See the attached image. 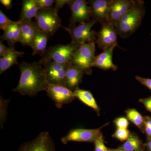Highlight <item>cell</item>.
I'll return each instance as SVG.
<instances>
[{
  "mask_svg": "<svg viewBox=\"0 0 151 151\" xmlns=\"http://www.w3.org/2000/svg\"><path fill=\"white\" fill-rule=\"evenodd\" d=\"M39 11L36 0L23 1L19 20H31L32 18L37 16Z\"/></svg>",
  "mask_w": 151,
  "mask_h": 151,
  "instance_id": "obj_21",
  "label": "cell"
},
{
  "mask_svg": "<svg viewBox=\"0 0 151 151\" xmlns=\"http://www.w3.org/2000/svg\"><path fill=\"white\" fill-rule=\"evenodd\" d=\"M68 6L71 11L70 24L68 27H72L77 23L86 22L91 20V11L89 3L84 0H73Z\"/></svg>",
  "mask_w": 151,
  "mask_h": 151,
  "instance_id": "obj_11",
  "label": "cell"
},
{
  "mask_svg": "<svg viewBox=\"0 0 151 151\" xmlns=\"http://www.w3.org/2000/svg\"><path fill=\"white\" fill-rule=\"evenodd\" d=\"M119 147L128 151H145L144 143L134 132H131L128 139Z\"/></svg>",
  "mask_w": 151,
  "mask_h": 151,
  "instance_id": "obj_22",
  "label": "cell"
},
{
  "mask_svg": "<svg viewBox=\"0 0 151 151\" xmlns=\"http://www.w3.org/2000/svg\"><path fill=\"white\" fill-rule=\"evenodd\" d=\"M111 151H128L121 148L120 147H118L116 149H111Z\"/></svg>",
  "mask_w": 151,
  "mask_h": 151,
  "instance_id": "obj_36",
  "label": "cell"
},
{
  "mask_svg": "<svg viewBox=\"0 0 151 151\" xmlns=\"http://www.w3.org/2000/svg\"><path fill=\"white\" fill-rule=\"evenodd\" d=\"M136 79L151 91V78H144L137 76H136Z\"/></svg>",
  "mask_w": 151,
  "mask_h": 151,
  "instance_id": "obj_30",
  "label": "cell"
},
{
  "mask_svg": "<svg viewBox=\"0 0 151 151\" xmlns=\"http://www.w3.org/2000/svg\"><path fill=\"white\" fill-rule=\"evenodd\" d=\"M97 22L91 20L86 22L79 23L72 27H64L71 37V42L81 45L84 44L95 42L97 32L92 28Z\"/></svg>",
  "mask_w": 151,
  "mask_h": 151,
  "instance_id": "obj_5",
  "label": "cell"
},
{
  "mask_svg": "<svg viewBox=\"0 0 151 151\" xmlns=\"http://www.w3.org/2000/svg\"><path fill=\"white\" fill-rule=\"evenodd\" d=\"M136 3V1L132 0H111L108 11V22L115 27L120 19L134 7Z\"/></svg>",
  "mask_w": 151,
  "mask_h": 151,
  "instance_id": "obj_13",
  "label": "cell"
},
{
  "mask_svg": "<svg viewBox=\"0 0 151 151\" xmlns=\"http://www.w3.org/2000/svg\"><path fill=\"white\" fill-rule=\"evenodd\" d=\"M145 123V133L146 135V139H148L151 137V117L149 116H144Z\"/></svg>",
  "mask_w": 151,
  "mask_h": 151,
  "instance_id": "obj_29",
  "label": "cell"
},
{
  "mask_svg": "<svg viewBox=\"0 0 151 151\" xmlns=\"http://www.w3.org/2000/svg\"><path fill=\"white\" fill-rule=\"evenodd\" d=\"M116 47H111L103 50V52L95 58L92 67H96L103 70H116L118 66L113 63V50Z\"/></svg>",
  "mask_w": 151,
  "mask_h": 151,
  "instance_id": "obj_16",
  "label": "cell"
},
{
  "mask_svg": "<svg viewBox=\"0 0 151 151\" xmlns=\"http://www.w3.org/2000/svg\"><path fill=\"white\" fill-rule=\"evenodd\" d=\"M58 12V11L54 8L39 10L35 18V22L39 29L50 37L61 27V21Z\"/></svg>",
  "mask_w": 151,
  "mask_h": 151,
  "instance_id": "obj_6",
  "label": "cell"
},
{
  "mask_svg": "<svg viewBox=\"0 0 151 151\" xmlns=\"http://www.w3.org/2000/svg\"><path fill=\"white\" fill-rule=\"evenodd\" d=\"M46 92L47 96L58 108L71 103L76 98L73 91L63 85L50 84Z\"/></svg>",
  "mask_w": 151,
  "mask_h": 151,
  "instance_id": "obj_10",
  "label": "cell"
},
{
  "mask_svg": "<svg viewBox=\"0 0 151 151\" xmlns=\"http://www.w3.org/2000/svg\"><path fill=\"white\" fill-rule=\"evenodd\" d=\"M139 102L145 106L147 111L151 113V96L139 99Z\"/></svg>",
  "mask_w": 151,
  "mask_h": 151,
  "instance_id": "obj_31",
  "label": "cell"
},
{
  "mask_svg": "<svg viewBox=\"0 0 151 151\" xmlns=\"http://www.w3.org/2000/svg\"><path fill=\"white\" fill-rule=\"evenodd\" d=\"M108 124L109 123H107L104 126L96 129H72L61 138V142L64 145L71 142L94 143L97 139L103 136L101 129Z\"/></svg>",
  "mask_w": 151,
  "mask_h": 151,
  "instance_id": "obj_8",
  "label": "cell"
},
{
  "mask_svg": "<svg viewBox=\"0 0 151 151\" xmlns=\"http://www.w3.org/2000/svg\"><path fill=\"white\" fill-rule=\"evenodd\" d=\"M13 22L14 21L10 19L2 11L0 10V29H2L4 32Z\"/></svg>",
  "mask_w": 151,
  "mask_h": 151,
  "instance_id": "obj_25",
  "label": "cell"
},
{
  "mask_svg": "<svg viewBox=\"0 0 151 151\" xmlns=\"http://www.w3.org/2000/svg\"><path fill=\"white\" fill-rule=\"evenodd\" d=\"M73 92L76 98L78 99L86 106L92 108L96 112L98 116H100V107L97 105L94 96L90 91L78 88L74 90Z\"/></svg>",
  "mask_w": 151,
  "mask_h": 151,
  "instance_id": "obj_20",
  "label": "cell"
},
{
  "mask_svg": "<svg viewBox=\"0 0 151 151\" xmlns=\"http://www.w3.org/2000/svg\"><path fill=\"white\" fill-rule=\"evenodd\" d=\"M21 29L20 43L22 45L30 46L31 43L39 30L35 22L31 20H19Z\"/></svg>",
  "mask_w": 151,
  "mask_h": 151,
  "instance_id": "obj_15",
  "label": "cell"
},
{
  "mask_svg": "<svg viewBox=\"0 0 151 151\" xmlns=\"http://www.w3.org/2000/svg\"><path fill=\"white\" fill-rule=\"evenodd\" d=\"M23 52L17 51L15 49L12 48L0 59V74L4 72L14 65H19L17 58L22 57L24 54Z\"/></svg>",
  "mask_w": 151,
  "mask_h": 151,
  "instance_id": "obj_18",
  "label": "cell"
},
{
  "mask_svg": "<svg viewBox=\"0 0 151 151\" xmlns=\"http://www.w3.org/2000/svg\"><path fill=\"white\" fill-rule=\"evenodd\" d=\"M131 132L128 129L117 128L112 135V137L116 138L121 142H125L128 139Z\"/></svg>",
  "mask_w": 151,
  "mask_h": 151,
  "instance_id": "obj_24",
  "label": "cell"
},
{
  "mask_svg": "<svg viewBox=\"0 0 151 151\" xmlns=\"http://www.w3.org/2000/svg\"><path fill=\"white\" fill-rule=\"evenodd\" d=\"M39 10H49L52 8L55 1L53 0H36Z\"/></svg>",
  "mask_w": 151,
  "mask_h": 151,
  "instance_id": "obj_26",
  "label": "cell"
},
{
  "mask_svg": "<svg viewBox=\"0 0 151 151\" xmlns=\"http://www.w3.org/2000/svg\"><path fill=\"white\" fill-rule=\"evenodd\" d=\"M21 74L18 84L13 92L34 97L48 88L49 83L43 65L39 63L23 61L19 64Z\"/></svg>",
  "mask_w": 151,
  "mask_h": 151,
  "instance_id": "obj_1",
  "label": "cell"
},
{
  "mask_svg": "<svg viewBox=\"0 0 151 151\" xmlns=\"http://www.w3.org/2000/svg\"><path fill=\"white\" fill-rule=\"evenodd\" d=\"M100 30L97 33L96 42L99 48L103 50L119 46L117 42L118 32L116 27L108 22L102 24Z\"/></svg>",
  "mask_w": 151,
  "mask_h": 151,
  "instance_id": "obj_9",
  "label": "cell"
},
{
  "mask_svg": "<svg viewBox=\"0 0 151 151\" xmlns=\"http://www.w3.org/2000/svg\"><path fill=\"white\" fill-rule=\"evenodd\" d=\"M85 73L84 70L70 63L66 72L65 86L73 92L79 88Z\"/></svg>",
  "mask_w": 151,
  "mask_h": 151,
  "instance_id": "obj_17",
  "label": "cell"
},
{
  "mask_svg": "<svg viewBox=\"0 0 151 151\" xmlns=\"http://www.w3.org/2000/svg\"><path fill=\"white\" fill-rule=\"evenodd\" d=\"M145 151H151V137L146 140V142L144 143Z\"/></svg>",
  "mask_w": 151,
  "mask_h": 151,
  "instance_id": "obj_35",
  "label": "cell"
},
{
  "mask_svg": "<svg viewBox=\"0 0 151 151\" xmlns=\"http://www.w3.org/2000/svg\"><path fill=\"white\" fill-rule=\"evenodd\" d=\"M0 2L7 9L12 8V1L11 0H1Z\"/></svg>",
  "mask_w": 151,
  "mask_h": 151,
  "instance_id": "obj_34",
  "label": "cell"
},
{
  "mask_svg": "<svg viewBox=\"0 0 151 151\" xmlns=\"http://www.w3.org/2000/svg\"><path fill=\"white\" fill-rule=\"evenodd\" d=\"M94 151H111V149L108 148L105 145L103 136H101L94 142Z\"/></svg>",
  "mask_w": 151,
  "mask_h": 151,
  "instance_id": "obj_27",
  "label": "cell"
},
{
  "mask_svg": "<svg viewBox=\"0 0 151 151\" xmlns=\"http://www.w3.org/2000/svg\"><path fill=\"white\" fill-rule=\"evenodd\" d=\"M50 84L65 86L66 72L70 63L60 64L50 60H40Z\"/></svg>",
  "mask_w": 151,
  "mask_h": 151,
  "instance_id": "obj_7",
  "label": "cell"
},
{
  "mask_svg": "<svg viewBox=\"0 0 151 151\" xmlns=\"http://www.w3.org/2000/svg\"><path fill=\"white\" fill-rule=\"evenodd\" d=\"M127 119L138 127L142 133L145 134L144 117L136 109L130 108L125 111Z\"/></svg>",
  "mask_w": 151,
  "mask_h": 151,
  "instance_id": "obj_23",
  "label": "cell"
},
{
  "mask_svg": "<svg viewBox=\"0 0 151 151\" xmlns=\"http://www.w3.org/2000/svg\"><path fill=\"white\" fill-rule=\"evenodd\" d=\"M71 1L70 0H56L55 1V7L54 9L58 11L59 9L62 8L65 4L69 5Z\"/></svg>",
  "mask_w": 151,
  "mask_h": 151,
  "instance_id": "obj_32",
  "label": "cell"
},
{
  "mask_svg": "<svg viewBox=\"0 0 151 151\" xmlns=\"http://www.w3.org/2000/svg\"><path fill=\"white\" fill-rule=\"evenodd\" d=\"M95 42H90L79 46L71 60V64L84 70L85 74H92V65L95 60Z\"/></svg>",
  "mask_w": 151,
  "mask_h": 151,
  "instance_id": "obj_3",
  "label": "cell"
},
{
  "mask_svg": "<svg viewBox=\"0 0 151 151\" xmlns=\"http://www.w3.org/2000/svg\"><path fill=\"white\" fill-rule=\"evenodd\" d=\"M80 45L71 42L68 44L50 47L46 50L40 60H50L60 64L70 63Z\"/></svg>",
  "mask_w": 151,
  "mask_h": 151,
  "instance_id": "obj_4",
  "label": "cell"
},
{
  "mask_svg": "<svg viewBox=\"0 0 151 151\" xmlns=\"http://www.w3.org/2000/svg\"><path fill=\"white\" fill-rule=\"evenodd\" d=\"M111 0H91L89 1L91 17L102 24L108 22V11Z\"/></svg>",
  "mask_w": 151,
  "mask_h": 151,
  "instance_id": "obj_14",
  "label": "cell"
},
{
  "mask_svg": "<svg viewBox=\"0 0 151 151\" xmlns=\"http://www.w3.org/2000/svg\"><path fill=\"white\" fill-rule=\"evenodd\" d=\"M18 151H56L48 132H41L32 141L23 143Z\"/></svg>",
  "mask_w": 151,
  "mask_h": 151,
  "instance_id": "obj_12",
  "label": "cell"
},
{
  "mask_svg": "<svg viewBox=\"0 0 151 151\" xmlns=\"http://www.w3.org/2000/svg\"><path fill=\"white\" fill-rule=\"evenodd\" d=\"M10 47H7L5 46L2 42L1 41L0 42V56L1 57L4 56L5 54L9 51Z\"/></svg>",
  "mask_w": 151,
  "mask_h": 151,
  "instance_id": "obj_33",
  "label": "cell"
},
{
  "mask_svg": "<svg viewBox=\"0 0 151 151\" xmlns=\"http://www.w3.org/2000/svg\"><path fill=\"white\" fill-rule=\"evenodd\" d=\"M117 128L119 129H128L129 123L128 119L125 117H119L116 118L113 121Z\"/></svg>",
  "mask_w": 151,
  "mask_h": 151,
  "instance_id": "obj_28",
  "label": "cell"
},
{
  "mask_svg": "<svg viewBox=\"0 0 151 151\" xmlns=\"http://www.w3.org/2000/svg\"><path fill=\"white\" fill-rule=\"evenodd\" d=\"M145 14V8L142 1H136L134 7L124 15L116 24L118 35L122 38L129 37L140 25Z\"/></svg>",
  "mask_w": 151,
  "mask_h": 151,
  "instance_id": "obj_2",
  "label": "cell"
},
{
  "mask_svg": "<svg viewBox=\"0 0 151 151\" xmlns=\"http://www.w3.org/2000/svg\"><path fill=\"white\" fill-rule=\"evenodd\" d=\"M49 37L46 33L39 29L30 45L32 49V55L39 54L43 56L47 50V44Z\"/></svg>",
  "mask_w": 151,
  "mask_h": 151,
  "instance_id": "obj_19",
  "label": "cell"
}]
</instances>
